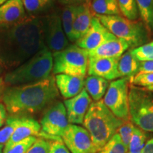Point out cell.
<instances>
[{"instance_id": "1", "label": "cell", "mask_w": 153, "mask_h": 153, "mask_svg": "<svg viewBox=\"0 0 153 153\" xmlns=\"http://www.w3.org/2000/svg\"><path fill=\"white\" fill-rule=\"evenodd\" d=\"M45 47L41 18L0 24V68L14 70Z\"/></svg>"}, {"instance_id": "2", "label": "cell", "mask_w": 153, "mask_h": 153, "mask_svg": "<svg viewBox=\"0 0 153 153\" xmlns=\"http://www.w3.org/2000/svg\"><path fill=\"white\" fill-rule=\"evenodd\" d=\"M58 97L55 78L51 75L33 83L9 86L4 90L1 100L11 116H26L49 107Z\"/></svg>"}, {"instance_id": "3", "label": "cell", "mask_w": 153, "mask_h": 153, "mask_svg": "<svg viewBox=\"0 0 153 153\" xmlns=\"http://www.w3.org/2000/svg\"><path fill=\"white\" fill-rule=\"evenodd\" d=\"M124 122L116 117L103 101L91 103L83 126L90 135L96 152H99L108 143Z\"/></svg>"}, {"instance_id": "4", "label": "cell", "mask_w": 153, "mask_h": 153, "mask_svg": "<svg viewBox=\"0 0 153 153\" xmlns=\"http://www.w3.org/2000/svg\"><path fill=\"white\" fill-rule=\"evenodd\" d=\"M53 68V53L45 47L18 68L7 72L3 80L8 86L33 83L51 76Z\"/></svg>"}, {"instance_id": "5", "label": "cell", "mask_w": 153, "mask_h": 153, "mask_svg": "<svg viewBox=\"0 0 153 153\" xmlns=\"http://www.w3.org/2000/svg\"><path fill=\"white\" fill-rule=\"evenodd\" d=\"M114 36L127 42L133 50L148 43L150 31L141 21H131L121 15H94Z\"/></svg>"}, {"instance_id": "6", "label": "cell", "mask_w": 153, "mask_h": 153, "mask_svg": "<svg viewBox=\"0 0 153 153\" xmlns=\"http://www.w3.org/2000/svg\"><path fill=\"white\" fill-rule=\"evenodd\" d=\"M129 115L130 120L136 127L153 133V93L130 85Z\"/></svg>"}, {"instance_id": "7", "label": "cell", "mask_w": 153, "mask_h": 153, "mask_svg": "<svg viewBox=\"0 0 153 153\" xmlns=\"http://www.w3.org/2000/svg\"><path fill=\"white\" fill-rule=\"evenodd\" d=\"M52 72L56 75L65 74L85 78L89 62L88 51L76 45H69L65 49L53 53Z\"/></svg>"}, {"instance_id": "8", "label": "cell", "mask_w": 153, "mask_h": 153, "mask_svg": "<svg viewBox=\"0 0 153 153\" xmlns=\"http://www.w3.org/2000/svg\"><path fill=\"white\" fill-rule=\"evenodd\" d=\"M128 78H119L109 84L103 102L116 117L123 121L130 120Z\"/></svg>"}, {"instance_id": "9", "label": "cell", "mask_w": 153, "mask_h": 153, "mask_svg": "<svg viewBox=\"0 0 153 153\" xmlns=\"http://www.w3.org/2000/svg\"><path fill=\"white\" fill-rule=\"evenodd\" d=\"M41 131L39 137H45L49 140H62L69 121L64 103L55 101L48 107L40 122Z\"/></svg>"}, {"instance_id": "10", "label": "cell", "mask_w": 153, "mask_h": 153, "mask_svg": "<svg viewBox=\"0 0 153 153\" xmlns=\"http://www.w3.org/2000/svg\"><path fill=\"white\" fill-rule=\"evenodd\" d=\"M42 22L45 46L51 52L61 51L70 45L63 29L60 15L53 14L42 19Z\"/></svg>"}, {"instance_id": "11", "label": "cell", "mask_w": 153, "mask_h": 153, "mask_svg": "<svg viewBox=\"0 0 153 153\" xmlns=\"http://www.w3.org/2000/svg\"><path fill=\"white\" fill-rule=\"evenodd\" d=\"M61 138L71 153H97L89 133L79 125L69 124Z\"/></svg>"}, {"instance_id": "12", "label": "cell", "mask_w": 153, "mask_h": 153, "mask_svg": "<svg viewBox=\"0 0 153 153\" xmlns=\"http://www.w3.org/2000/svg\"><path fill=\"white\" fill-rule=\"evenodd\" d=\"M116 38L94 15L90 28L81 39L76 42V45L89 51L96 49L105 42Z\"/></svg>"}, {"instance_id": "13", "label": "cell", "mask_w": 153, "mask_h": 153, "mask_svg": "<svg viewBox=\"0 0 153 153\" xmlns=\"http://www.w3.org/2000/svg\"><path fill=\"white\" fill-rule=\"evenodd\" d=\"M91 98L85 89L79 94L64 101L67 116L70 124H83L85 116L92 103Z\"/></svg>"}, {"instance_id": "14", "label": "cell", "mask_w": 153, "mask_h": 153, "mask_svg": "<svg viewBox=\"0 0 153 153\" xmlns=\"http://www.w3.org/2000/svg\"><path fill=\"white\" fill-rule=\"evenodd\" d=\"M118 59L89 57L88 75L99 76L108 81L119 79L120 76L118 70Z\"/></svg>"}, {"instance_id": "15", "label": "cell", "mask_w": 153, "mask_h": 153, "mask_svg": "<svg viewBox=\"0 0 153 153\" xmlns=\"http://www.w3.org/2000/svg\"><path fill=\"white\" fill-rule=\"evenodd\" d=\"M41 131V124L33 118L22 116L21 122L4 147V150H8L12 145L30 136L39 137Z\"/></svg>"}, {"instance_id": "16", "label": "cell", "mask_w": 153, "mask_h": 153, "mask_svg": "<svg viewBox=\"0 0 153 153\" xmlns=\"http://www.w3.org/2000/svg\"><path fill=\"white\" fill-rule=\"evenodd\" d=\"M55 78L59 93L65 100L79 94L85 89V78L65 74H56Z\"/></svg>"}, {"instance_id": "17", "label": "cell", "mask_w": 153, "mask_h": 153, "mask_svg": "<svg viewBox=\"0 0 153 153\" xmlns=\"http://www.w3.org/2000/svg\"><path fill=\"white\" fill-rule=\"evenodd\" d=\"M94 14L90 5L85 3L77 6L72 26V42H76L85 35L90 28Z\"/></svg>"}, {"instance_id": "18", "label": "cell", "mask_w": 153, "mask_h": 153, "mask_svg": "<svg viewBox=\"0 0 153 153\" xmlns=\"http://www.w3.org/2000/svg\"><path fill=\"white\" fill-rule=\"evenodd\" d=\"M128 49L130 45L127 42L116 38L105 42L94 50L88 51V53L90 57L119 58Z\"/></svg>"}, {"instance_id": "19", "label": "cell", "mask_w": 153, "mask_h": 153, "mask_svg": "<svg viewBox=\"0 0 153 153\" xmlns=\"http://www.w3.org/2000/svg\"><path fill=\"white\" fill-rule=\"evenodd\" d=\"M26 17L22 0H8L0 6V24H12Z\"/></svg>"}, {"instance_id": "20", "label": "cell", "mask_w": 153, "mask_h": 153, "mask_svg": "<svg viewBox=\"0 0 153 153\" xmlns=\"http://www.w3.org/2000/svg\"><path fill=\"white\" fill-rule=\"evenodd\" d=\"M109 84L108 80L102 77L88 75L85 79V89L94 101H99L104 98Z\"/></svg>"}, {"instance_id": "21", "label": "cell", "mask_w": 153, "mask_h": 153, "mask_svg": "<svg viewBox=\"0 0 153 153\" xmlns=\"http://www.w3.org/2000/svg\"><path fill=\"white\" fill-rule=\"evenodd\" d=\"M140 62L132 54L131 50L127 51L119 57L118 70L121 78L131 79L137 74Z\"/></svg>"}, {"instance_id": "22", "label": "cell", "mask_w": 153, "mask_h": 153, "mask_svg": "<svg viewBox=\"0 0 153 153\" xmlns=\"http://www.w3.org/2000/svg\"><path fill=\"white\" fill-rule=\"evenodd\" d=\"M90 8L94 15H121L117 0H92L90 4Z\"/></svg>"}, {"instance_id": "23", "label": "cell", "mask_w": 153, "mask_h": 153, "mask_svg": "<svg viewBox=\"0 0 153 153\" xmlns=\"http://www.w3.org/2000/svg\"><path fill=\"white\" fill-rule=\"evenodd\" d=\"M78 5H65L61 12V20L65 33L70 41L72 42V26Z\"/></svg>"}, {"instance_id": "24", "label": "cell", "mask_w": 153, "mask_h": 153, "mask_svg": "<svg viewBox=\"0 0 153 153\" xmlns=\"http://www.w3.org/2000/svg\"><path fill=\"white\" fill-rule=\"evenodd\" d=\"M141 21L144 23L150 33L152 31L153 0H135Z\"/></svg>"}, {"instance_id": "25", "label": "cell", "mask_w": 153, "mask_h": 153, "mask_svg": "<svg viewBox=\"0 0 153 153\" xmlns=\"http://www.w3.org/2000/svg\"><path fill=\"white\" fill-rule=\"evenodd\" d=\"M148 135L145 131L135 126L127 153H141L146 144Z\"/></svg>"}, {"instance_id": "26", "label": "cell", "mask_w": 153, "mask_h": 153, "mask_svg": "<svg viewBox=\"0 0 153 153\" xmlns=\"http://www.w3.org/2000/svg\"><path fill=\"white\" fill-rule=\"evenodd\" d=\"M21 119L22 116H11L7 118L4 126L0 129V145L4 146L6 143L8 142L20 123Z\"/></svg>"}, {"instance_id": "27", "label": "cell", "mask_w": 153, "mask_h": 153, "mask_svg": "<svg viewBox=\"0 0 153 153\" xmlns=\"http://www.w3.org/2000/svg\"><path fill=\"white\" fill-rule=\"evenodd\" d=\"M120 14L131 21H136L140 14L135 0H117Z\"/></svg>"}, {"instance_id": "28", "label": "cell", "mask_w": 153, "mask_h": 153, "mask_svg": "<svg viewBox=\"0 0 153 153\" xmlns=\"http://www.w3.org/2000/svg\"><path fill=\"white\" fill-rule=\"evenodd\" d=\"M24 9L29 14H38L44 12L51 8L53 0H22Z\"/></svg>"}, {"instance_id": "29", "label": "cell", "mask_w": 153, "mask_h": 153, "mask_svg": "<svg viewBox=\"0 0 153 153\" xmlns=\"http://www.w3.org/2000/svg\"><path fill=\"white\" fill-rule=\"evenodd\" d=\"M127 149L122 143L119 135L116 133L97 153H127Z\"/></svg>"}, {"instance_id": "30", "label": "cell", "mask_w": 153, "mask_h": 153, "mask_svg": "<svg viewBox=\"0 0 153 153\" xmlns=\"http://www.w3.org/2000/svg\"><path fill=\"white\" fill-rule=\"evenodd\" d=\"M131 51L139 62L153 60V41L131 50Z\"/></svg>"}, {"instance_id": "31", "label": "cell", "mask_w": 153, "mask_h": 153, "mask_svg": "<svg viewBox=\"0 0 153 153\" xmlns=\"http://www.w3.org/2000/svg\"><path fill=\"white\" fill-rule=\"evenodd\" d=\"M135 126L132 123L131 120L125 121L118 128L117 131L120 139H121L122 143H123L125 148L127 149V150L128 149V146L132 138Z\"/></svg>"}, {"instance_id": "32", "label": "cell", "mask_w": 153, "mask_h": 153, "mask_svg": "<svg viewBox=\"0 0 153 153\" xmlns=\"http://www.w3.org/2000/svg\"><path fill=\"white\" fill-rule=\"evenodd\" d=\"M37 138L38 137L35 136L28 137L12 145L8 150H3V153H26L36 142Z\"/></svg>"}, {"instance_id": "33", "label": "cell", "mask_w": 153, "mask_h": 153, "mask_svg": "<svg viewBox=\"0 0 153 153\" xmlns=\"http://www.w3.org/2000/svg\"><path fill=\"white\" fill-rule=\"evenodd\" d=\"M130 85L143 88L153 86V73L137 74L130 79Z\"/></svg>"}, {"instance_id": "34", "label": "cell", "mask_w": 153, "mask_h": 153, "mask_svg": "<svg viewBox=\"0 0 153 153\" xmlns=\"http://www.w3.org/2000/svg\"><path fill=\"white\" fill-rule=\"evenodd\" d=\"M51 140L38 137L26 153H48Z\"/></svg>"}, {"instance_id": "35", "label": "cell", "mask_w": 153, "mask_h": 153, "mask_svg": "<svg viewBox=\"0 0 153 153\" xmlns=\"http://www.w3.org/2000/svg\"><path fill=\"white\" fill-rule=\"evenodd\" d=\"M48 153H71L62 140H51V147Z\"/></svg>"}, {"instance_id": "36", "label": "cell", "mask_w": 153, "mask_h": 153, "mask_svg": "<svg viewBox=\"0 0 153 153\" xmlns=\"http://www.w3.org/2000/svg\"><path fill=\"white\" fill-rule=\"evenodd\" d=\"M153 73V60L140 62L137 74Z\"/></svg>"}, {"instance_id": "37", "label": "cell", "mask_w": 153, "mask_h": 153, "mask_svg": "<svg viewBox=\"0 0 153 153\" xmlns=\"http://www.w3.org/2000/svg\"><path fill=\"white\" fill-rule=\"evenodd\" d=\"M7 119V111L3 103L0 102V128L4 125Z\"/></svg>"}, {"instance_id": "38", "label": "cell", "mask_w": 153, "mask_h": 153, "mask_svg": "<svg viewBox=\"0 0 153 153\" xmlns=\"http://www.w3.org/2000/svg\"><path fill=\"white\" fill-rule=\"evenodd\" d=\"M57 1H60V3H62L65 5H80L83 4L87 3V0H57Z\"/></svg>"}, {"instance_id": "39", "label": "cell", "mask_w": 153, "mask_h": 153, "mask_svg": "<svg viewBox=\"0 0 153 153\" xmlns=\"http://www.w3.org/2000/svg\"><path fill=\"white\" fill-rule=\"evenodd\" d=\"M141 153H153V137L146 143Z\"/></svg>"}, {"instance_id": "40", "label": "cell", "mask_w": 153, "mask_h": 153, "mask_svg": "<svg viewBox=\"0 0 153 153\" xmlns=\"http://www.w3.org/2000/svg\"><path fill=\"white\" fill-rule=\"evenodd\" d=\"M5 88H6V85L4 82L3 79L2 78H0V99H1L4 90Z\"/></svg>"}, {"instance_id": "41", "label": "cell", "mask_w": 153, "mask_h": 153, "mask_svg": "<svg viewBox=\"0 0 153 153\" xmlns=\"http://www.w3.org/2000/svg\"><path fill=\"white\" fill-rule=\"evenodd\" d=\"M145 89H147L148 91H151V92L153 93V86H151V87H147V88H145Z\"/></svg>"}, {"instance_id": "42", "label": "cell", "mask_w": 153, "mask_h": 153, "mask_svg": "<svg viewBox=\"0 0 153 153\" xmlns=\"http://www.w3.org/2000/svg\"><path fill=\"white\" fill-rule=\"evenodd\" d=\"M4 145H0V153H3V150H4Z\"/></svg>"}, {"instance_id": "43", "label": "cell", "mask_w": 153, "mask_h": 153, "mask_svg": "<svg viewBox=\"0 0 153 153\" xmlns=\"http://www.w3.org/2000/svg\"><path fill=\"white\" fill-rule=\"evenodd\" d=\"M8 0H0V6H1V4H3L4 3H5L6 1H7Z\"/></svg>"}, {"instance_id": "44", "label": "cell", "mask_w": 153, "mask_h": 153, "mask_svg": "<svg viewBox=\"0 0 153 153\" xmlns=\"http://www.w3.org/2000/svg\"><path fill=\"white\" fill-rule=\"evenodd\" d=\"M91 1H92V0H87V4H89L90 5Z\"/></svg>"}, {"instance_id": "45", "label": "cell", "mask_w": 153, "mask_h": 153, "mask_svg": "<svg viewBox=\"0 0 153 153\" xmlns=\"http://www.w3.org/2000/svg\"><path fill=\"white\" fill-rule=\"evenodd\" d=\"M152 31H153V21H152Z\"/></svg>"}, {"instance_id": "46", "label": "cell", "mask_w": 153, "mask_h": 153, "mask_svg": "<svg viewBox=\"0 0 153 153\" xmlns=\"http://www.w3.org/2000/svg\"><path fill=\"white\" fill-rule=\"evenodd\" d=\"M0 74H1V70H0Z\"/></svg>"}]
</instances>
